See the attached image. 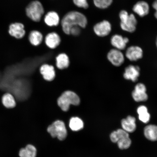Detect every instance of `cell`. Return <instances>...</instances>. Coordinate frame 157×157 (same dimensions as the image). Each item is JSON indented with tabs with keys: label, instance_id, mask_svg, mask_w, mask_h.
Wrapping results in <instances>:
<instances>
[{
	"label": "cell",
	"instance_id": "cell-1",
	"mask_svg": "<svg viewBox=\"0 0 157 157\" xmlns=\"http://www.w3.org/2000/svg\"><path fill=\"white\" fill-rule=\"evenodd\" d=\"M88 24L87 17L83 13L76 11L69 12L63 17L61 25L64 34L70 35V29L72 27L80 26L81 28H85Z\"/></svg>",
	"mask_w": 157,
	"mask_h": 157
},
{
	"label": "cell",
	"instance_id": "cell-2",
	"mask_svg": "<svg viewBox=\"0 0 157 157\" xmlns=\"http://www.w3.org/2000/svg\"><path fill=\"white\" fill-rule=\"evenodd\" d=\"M80 102V99L77 94L71 91L64 92L57 101L59 106L62 111L65 112L68 110L71 105H78Z\"/></svg>",
	"mask_w": 157,
	"mask_h": 157
},
{
	"label": "cell",
	"instance_id": "cell-3",
	"mask_svg": "<svg viewBox=\"0 0 157 157\" xmlns=\"http://www.w3.org/2000/svg\"><path fill=\"white\" fill-rule=\"evenodd\" d=\"M120 27L124 31L132 33L136 30L137 20L133 13H129L125 10H122L119 13Z\"/></svg>",
	"mask_w": 157,
	"mask_h": 157
},
{
	"label": "cell",
	"instance_id": "cell-4",
	"mask_svg": "<svg viewBox=\"0 0 157 157\" xmlns=\"http://www.w3.org/2000/svg\"><path fill=\"white\" fill-rule=\"evenodd\" d=\"M27 16L35 22L40 21L44 14V10L42 3L38 1H34L29 3L26 7Z\"/></svg>",
	"mask_w": 157,
	"mask_h": 157
},
{
	"label": "cell",
	"instance_id": "cell-5",
	"mask_svg": "<svg viewBox=\"0 0 157 157\" xmlns=\"http://www.w3.org/2000/svg\"><path fill=\"white\" fill-rule=\"evenodd\" d=\"M107 58L110 63L115 67L122 65L124 62L125 56L121 51L113 48L108 52Z\"/></svg>",
	"mask_w": 157,
	"mask_h": 157
},
{
	"label": "cell",
	"instance_id": "cell-6",
	"mask_svg": "<svg viewBox=\"0 0 157 157\" xmlns=\"http://www.w3.org/2000/svg\"><path fill=\"white\" fill-rule=\"evenodd\" d=\"M131 95L133 100L137 102L146 101L148 98L147 93L146 87L143 83H138L136 84Z\"/></svg>",
	"mask_w": 157,
	"mask_h": 157
},
{
	"label": "cell",
	"instance_id": "cell-7",
	"mask_svg": "<svg viewBox=\"0 0 157 157\" xmlns=\"http://www.w3.org/2000/svg\"><path fill=\"white\" fill-rule=\"evenodd\" d=\"M93 30L95 34L98 36H106L111 32L112 25L109 21L105 20L94 25Z\"/></svg>",
	"mask_w": 157,
	"mask_h": 157
},
{
	"label": "cell",
	"instance_id": "cell-8",
	"mask_svg": "<svg viewBox=\"0 0 157 157\" xmlns=\"http://www.w3.org/2000/svg\"><path fill=\"white\" fill-rule=\"evenodd\" d=\"M143 52L140 47L132 46L128 48L125 52V56L131 62H136L143 58Z\"/></svg>",
	"mask_w": 157,
	"mask_h": 157
},
{
	"label": "cell",
	"instance_id": "cell-9",
	"mask_svg": "<svg viewBox=\"0 0 157 157\" xmlns=\"http://www.w3.org/2000/svg\"><path fill=\"white\" fill-rule=\"evenodd\" d=\"M140 75V68L138 66L130 65L125 68L123 73V77L125 79L133 82L138 80Z\"/></svg>",
	"mask_w": 157,
	"mask_h": 157
},
{
	"label": "cell",
	"instance_id": "cell-10",
	"mask_svg": "<svg viewBox=\"0 0 157 157\" xmlns=\"http://www.w3.org/2000/svg\"><path fill=\"white\" fill-rule=\"evenodd\" d=\"M129 42V39L127 37L117 34L113 35L110 40L111 44L114 48L121 51L124 50Z\"/></svg>",
	"mask_w": 157,
	"mask_h": 157
},
{
	"label": "cell",
	"instance_id": "cell-11",
	"mask_svg": "<svg viewBox=\"0 0 157 157\" xmlns=\"http://www.w3.org/2000/svg\"><path fill=\"white\" fill-rule=\"evenodd\" d=\"M9 32L11 36L17 39L22 38L25 34L24 25L20 23L11 24L10 25Z\"/></svg>",
	"mask_w": 157,
	"mask_h": 157
},
{
	"label": "cell",
	"instance_id": "cell-12",
	"mask_svg": "<svg viewBox=\"0 0 157 157\" xmlns=\"http://www.w3.org/2000/svg\"><path fill=\"white\" fill-rule=\"evenodd\" d=\"M61 41L60 37L57 33L52 32L49 33L45 38V43L48 48L53 49L57 48Z\"/></svg>",
	"mask_w": 157,
	"mask_h": 157
},
{
	"label": "cell",
	"instance_id": "cell-13",
	"mask_svg": "<svg viewBox=\"0 0 157 157\" xmlns=\"http://www.w3.org/2000/svg\"><path fill=\"white\" fill-rule=\"evenodd\" d=\"M52 124L54 127L55 137H57L59 140H64L67 136V131L63 121H56Z\"/></svg>",
	"mask_w": 157,
	"mask_h": 157
},
{
	"label": "cell",
	"instance_id": "cell-14",
	"mask_svg": "<svg viewBox=\"0 0 157 157\" xmlns=\"http://www.w3.org/2000/svg\"><path fill=\"white\" fill-rule=\"evenodd\" d=\"M132 10L139 17H143L149 14L150 7L146 2L139 1L133 6Z\"/></svg>",
	"mask_w": 157,
	"mask_h": 157
},
{
	"label": "cell",
	"instance_id": "cell-15",
	"mask_svg": "<svg viewBox=\"0 0 157 157\" xmlns=\"http://www.w3.org/2000/svg\"><path fill=\"white\" fill-rule=\"evenodd\" d=\"M40 71L43 78L46 81H52L56 77V71L53 66L48 64L42 65Z\"/></svg>",
	"mask_w": 157,
	"mask_h": 157
},
{
	"label": "cell",
	"instance_id": "cell-16",
	"mask_svg": "<svg viewBox=\"0 0 157 157\" xmlns=\"http://www.w3.org/2000/svg\"><path fill=\"white\" fill-rule=\"evenodd\" d=\"M44 22L49 27H56L59 24L60 18L58 13L55 11H50L44 17Z\"/></svg>",
	"mask_w": 157,
	"mask_h": 157
},
{
	"label": "cell",
	"instance_id": "cell-17",
	"mask_svg": "<svg viewBox=\"0 0 157 157\" xmlns=\"http://www.w3.org/2000/svg\"><path fill=\"white\" fill-rule=\"evenodd\" d=\"M121 125L123 129L128 133H132L136 130V119L131 116H128L126 118L122 120Z\"/></svg>",
	"mask_w": 157,
	"mask_h": 157
},
{
	"label": "cell",
	"instance_id": "cell-18",
	"mask_svg": "<svg viewBox=\"0 0 157 157\" xmlns=\"http://www.w3.org/2000/svg\"><path fill=\"white\" fill-rule=\"evenodd\" d=\"M44 39L42 33L38 30H33L29 33V39L30 44L35 46L40 44Z\"/></svg>",
	"mask_w": 157,
	"mask_h": 157
},
{
	"label": "cell",
	"instance_id": "cell-19",
	"mask_svg": "<svg viewBox=\"0 0 157 157\" xmlns=\"http://www.w3.org/2000/svg\"><path fill=\"white\" fill-rule=\"evenodd\" d=\"M145 137L152 141L157 140V126L150 124L145 127L144 131Z\"/></svg>",
	"mask_w": 157,
	"mask_h": 157
},
{
	"label": "cell",
	"instance_id": "cell-20",
	"mask_svg": "<svg viewBox=\"0 0 157 157\" xmlns=\"http://www.w3.org/2000/svg\"><path fill=\"white\" fill-rule=\"evenodd\" d=\"M2 103L7 109H13L16 105V101L14 96L9 93L4 94L2 98Z\"/></svg>",
	"mask_w": 157,
	"mask_h": 157
},
{
	"label": "cell",
	"instance_id": "cell-21",
	"mask_svg": "<svg viewBox=\"0 0 157 157\" xmlns=\"http://www.w3.org/2000/svg\"><path fill=\"white\" fill-rule=\"evenodd\" d=\"M137 112L139 116V120L143 123H147L150 121L151 118L150 113L146 106L141 105L137 108Z\"/></svg>",
	"mask_w": 157,
	"mask_h": 157
},
{
	"label": "cell",
	"instance_id": "cell-22",
	"mask_svg": "<svg viewBox=\"0 0 157 157\" xmlns=\"http://www.w3.org/2000/svg\"><path fill=\"white\" fill-rule=\"evenodd\" d=\"M56 66L59 69L63 70L67 68L70 64V60L66 54H59L56 58Z\"/></svg>",
	"mask_w": 157,
	"mask_h": 157
},
{
	"label": "cell",
	"instance_id": "cell-23",
	"mask_svg": "<svg viewBox=\"0 0 157 157\" xmlns=\"http://www.w3.org/2000/svg\"><path fill=\"white\" fill-rule=\"evenodd\" d=\"M69 126L72 130L77 131L83 128L84 123L83 121L79 117H72L70 120Z\"/></svg>",
	"mask_w": 157,
	"mask_h": 157
},
{
	"label": "cell",
	"instance_id": "cell-24",
	"mask_svg": "<svg viewBox=\"0 0 157 157\" xmlns=\"http://www.w3.org/2000/svg\"><path fill=\"white\" fill-rule=\"evenodd\" d=\"M113 0H93L94 4L98 9H105L108 8L113 3Z\"/></svg>",
	"mask_w": 157,
	"mask_h": 157
},
{
	"label": "cell",
	"instance_id": "cell-25",
	"mask_svg": "<svg viewBox=\"0 0 157 157\" xmlns=\"http://www.w3.org/2000/svg\"><path fill=\"white\" fill-rule=\"evenodd\" d=\"M117 143L120 149L121 150H125L130 147L131 144V140L129 137H125L120 139Z\"/></svg>",
	"mask_w": 157,
	"mask_h": 157
},
{
	"label": "cell",
	"instance_id": "cell-26",
	"mask_svg": "<svg viewBox=\"0 0 157 157\" xmlns=\"http://www.w3.org/2000/svg\"><path fill=\"white\" fill-rule=\"evenodd\" d=\"M74 4L80 8L87 9L89 7L87 0H72Z\"/></svg>",
	"mask_w": 157,
	"mask_h": 157
},
{
	"label": "cell",
	"instance_id": "cell-27",
	"mask_svg": "<svg viewBox=\"0 0 157 157\" xmlns=\"http://www.w3.org/2000/svg\"><path fill=\"white\" fill-rule=\"evenodd\" d=\"M29 157H36L37 151L36 148L32 145L29 144L25 147Z\"/></svg>",
	"mask_w": 157,
	"mask_h": 157
},
{
	"label": "cell",
	"instance_id": "cell-28",
	"mask_svg": "<svg viewBox=\"0 0 157 157\" xmlns=\"http://www.w3.org/2000/svg\"><path fill=\"white\" fill-rule=\"evenodd\" d=\"M81 28L78 25L72 27L70 29V35H71L74 36H78L81 33Z\"/></svg>",
	"mask_w": 157,
	"mask_h": 157
},
{
	"label": "cell",
	"instance_id": "cell-29",
	"mask_svg": "<svg viewBox=\"0 0 157 157\" xmlns=\"http://www.w3.org/2000/svg\"><path fill=\"white\" fill-rule=\"evenodd\" d=\"M111 140L113 143H117L119 140L118 136L117 131H114L111 133L110 136Z\"/></svg>",
	"mask_w": 157,
	"mask_h": 157
},
{
	"label": "cell",
	"instance_id": "cell-30",
	"mask_svg": "<svg viewBox=\"0 0 157 157\" xmlns=\"http://www.w3.org/2000/svg\"><path fill=\"white\" fill-rule=\"evenodd\" d=\"M19 155L20 157H29L28 153L25 148L21 149L19 151Z\"/></svg>",
	"mask_w": 157,
	"mask_h": 157
},
{
	"label": "cell",
	"instance_id": "cell-31",
	"mask_svg": "<svg viewBox=\"0 0 157 157\" xmlns=\"http://www.w3.org/2000/svg\"><path fill=\"white\" fill-rule=\"evenodd\" d=\"M153 9L155 10V12L154 13V16L157 19V1H155L152 4Z\"/></svg>",
	"mask_w": 157,
	"mask_h": 157
},
{
	"label": "cell",
	"instance_id": "cell-32",
	"mask_svg": "<svg viewBox=\"0 0 157 157\" xmlns=\"http://www.w3.org/2000/svg\"><path fill=\"white\" fill-rule=\"evenodd\" d=\"M156 47L157 48V38L156 39Z\"/></svg>",
	"mask_w": 157,
	"mask_h": 157
},
{
	"label": "cell",
	"instance_id": "cell-33",
	"mask_svg": "<svg viewBox=\"0 0 157 157\" xmlns=\"http://www.w3.org/2000/svg\"><path fill=\"white\" fill-rule=\"evenodd\" d=\"M155 1H157V0H155Z\"/></svg>",
	"mask_w": 157,
	"mask_h": 157
}]
</instances>
